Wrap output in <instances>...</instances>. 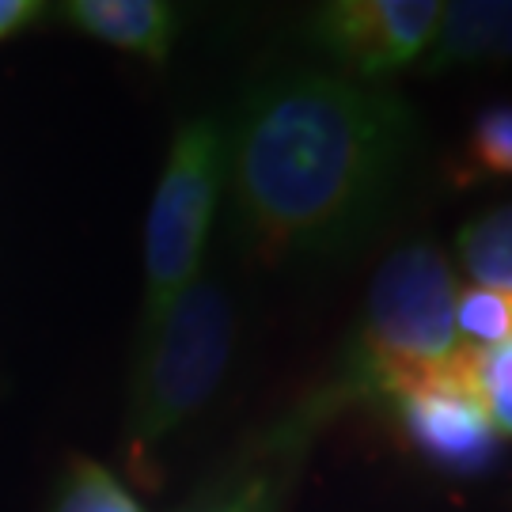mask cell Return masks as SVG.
Returning <instances> with one entry per match:
<instances>
[{"label":"cell","instance_id":"6da1fadb","mask_svg":"<svg viewBox=\"0 0 512 512\" xmlns=\"http://www.w3.org/2000/svg\"><path fill=\"white\" fill-rule=\"evenodd\" d=\"M414 141V114L391 88L334 73L262 80L224 133L239 236L262 258L346 251L395 202Z\"/></svg>","mask_w":512,"mask_h":512},{"label":"cell","instance_id":"7a4b0ae2","mask_svg":"<svg viewBox=\"0 0 512 512\" xmlns=\"http://www.w3.org/2000/svg\"><path fill=\"white\" fill-rule=\"evenodd\" d=\"M475 353L456 330L452 262L418 239L391 251L372 277L342 387L353 399H395L425 387L475 395Z\"/></svg>","mask_w":512,"mask_h":512},{"label":"cell","instance_id":"3957f363","mask_svg":"<svg viewBox=\"0 0 512 512\" xmlns=\"http://www.w3.org/2000/svg\"><path fill=\"white\" fill-rule=\"evenodd\" d=\"M236 342L232 296L217 277H198L141 327L126 403V456L133 475L148 478L152 459L220 387Z\"/></svg>","mask_w":512,"mask_h":512},{"label":"cell","instance_id":"277c9868","mask_svg":"<svg viewBox=\"0 0 512 512\" xmlns=\"http://www.w3.org/2000/svg\"><path fill=\"white\" fill-rule=\"evenodd\" d=\"M224 183V129L213 118L186 122L167 152L145 224V311L141 327L202 277L205 239Z\"/></svg>","mask_w":512,"mask_h":512},{"label":"cell","instance_id":"5b68a950","mask_svg":"<svg viewBox=\"0 0 512 512\" xmlns=\"http://www.w3.org/2000/svg\"><path fill=\"white\" fill-rule=\"evenodd\" d=\"M346 403H353V395L342 380L308 395L285 418L243 440L179 512H285L319 429Z\"/></svg>","mask_w":512,"mask_h":512},{"label":"cell","instance_id":"8992f818","mask_svg":"<svg viewBox=\"0 0 512 512\" xmlns=\"http://www.w3.org/2000/svg\"><path fill=\"white\" fill-rule=\"evenodd\" d=\"M440 23L437 0H334L311 19L315 46L353 80L376 84L425 57Z\"/></svg>","mask_w":512,"mask_h":512},{"label":"cell","instance_id":"52a82bcc","mask_svg":"<svg viewBox=\"0 0 512 512\" xmlns=\"http://www.w3.org/2000/svg\"><path fill=\"white\" fill-rule=\"evenodd\" d=\"M399 414L403 437L429 467L444 475H478L494 467L501 433L471 391H403L387 399Z\"/></svg>","mask_w":512,"mask_h":512},{"label":"cell","instance_id":"ba28073f","mask_svg":"<svg viewBox=\"0 0 512 512\" xmlns=\"http://www.w3.org/2000/svg\"><path fill=\"white\" fill-rule=\"evenodd\" d=\"M512 57V0L440 4V23L421 57V73L437 76L456 65H486Z\"/></svg>","mask_w":512,"mask_h":512},{"label":"cell","instance_id":"9c48e42d","mask_svg":"<svg viewBox=\"0 0 512 512\" xmlns=\"http://www.w3.org/2000/svg\"><path fill=\"white\" fill-rule=\"evenodd\" d=\"M65 19L145 61H164L179 31V16L164 0H73L65 4Z\"/></svg>","mask_w":512,"mask_h":512},{"label":"cell","instance_id":"30bf717a","mask_svg":"<svg viewBox=\"0 0 512 512\" xmlns=\"http://www.w3.org/2000/svg\"><path fill=\"white\" fill-rule=\"evenodd\" d=\"M456 255L471 285L512 293V202L467 220L456 236Z\"/></svg>","mask_w":512,"mask_h":512},{"label":"cell","instance_id":"8fae6325","mask_svg":"<svg viewBox=\"0 0 512 512\" xmlns=\"http://www.w3.org/2000/svg\"><path fill=\"white\" fill-rule=\"evenodd\" d=\"M456 175L459 183L512 179V103H494L471 122Z\"/></svg>","mask_w":512,"mask_h":512},{"label":"cell","instance_id":"7c38bea8","mask_svg":"<svg viewBox=\"0 0 512 512\" xmlns=\"http://www.w3.org/2000/svg\"><path fill=\"white\" fill-rule=\"evenodd\" d=\"M456 330L471 349L512 342V293L497 289H456Z\"/></svg>","mask_w":512,"mask_h":512},{"label":"cell","instance_id":"4fadbf2b","mask_svg":"<svg viewBox=\"0 0 512 512\" xmlns=\"http://www.w3.org/2000/svg\"><path fill=\"white\" fill-rule=\"evenodd\" d=\"M54 512H141V505L103 463L76 459L61 482Z\"/></svg>","mask_w":512,"mask_h":512},{"label":"cell","instance_id":"5bb4252c","mask_svg":"<svg viewBox=\"0 0 512 512\" xmlns=\"http://www.w3.org/2000/svg\"><path fill=\"white\" fill-rule=\"evenodd\" d=\"M475 399L501 437H512V342L475 353Z\"/></svg>","mask_w":512,"mask_h":512},{"label":"cell","instance_id":"9a60e30c","mask_svg":"<svg viewBox=\"0 0 512 512\" xmlns=\"http://www.w3.org/2000/svg\"><path fill=\"white\" fill-rule=\"evenodd\" d=\"M38 16V4L31 0H0V38H8L16 27Z\"/></svg>","mask_w":512,"mask_h":512}]
</instances>
